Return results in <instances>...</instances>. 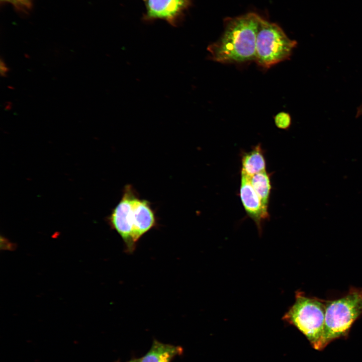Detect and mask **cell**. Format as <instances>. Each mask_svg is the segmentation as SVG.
I'll return each instance as SVG.
<instances>
[{"instance_id":"1","label":"cell","mask_w":362,"mask_h":362,"mask_svg":"<svg viewBox=\"0 0 362 362\" xmlns=\"http://www.w3.org/2000/svg\"><path fill=\"white\" fill-rule=\"evenodd\" d=\"M259 17L256 14L250 13L226 18L221 36L207 47L210 59L221 63L254 60Z\"/></svg>"},{"instance_id":"2","label":"cell","mask_w":362,"mask_h":362,"mask_svg":"<svg viewBox=\"0 0 362 362\" xmlns=\"http://www.w3.org/2000/svg\"><path fill=\"white\" fill-rule=\"evenodd\" d=\"M362 315V288L351 287L342 297L326 300L324 327L321 350L329 342L345 336Z\"/></svg>"},{"instance_id":"3","label":"cell","mask_w":362,"mask_h":362,"mask_svg":"<svg viewBox=\"0 0 362 362\" xmlns=\"http://www.w3.org/2000/svg\"><path fill=\"white\" fill-rule=\"evenodd\" d=\"M326 311V300L306 295L297 291L295 301L283 319L295 326L309 340L314 348L321 350Z\"/></svg>"},{"instance_id":"4","label":"cell","mask_w":362,"mask_h":362,"mask_svg":"<svg viewBox=\"0 0 362 362\" xmlns=\"http://www.w3.org/2000/svg\"><path fill=\"white\" fill-rule=\"evenodd\" d=\"M276 24L259 17L256 38L254 60L260 66L269 68L289 59L297 45Z\"/></svg>"},{"instance_id":"5","label":"cell","mask_w":362,"mask_h":362,"mask_svg":"<svg viewBox=\"0 0 362 362\" xmlns=\"http://www.w3.org/2000/svg\"><path fill=\"white\" fill-rule=\"evenodd\" d=\"M136 194L130 185L126 186L121 200L108 218L110 225L123 239L125 251L129 253L134 251L137 245L134 238L133 214V199Z\"/></svg>"},{"instance_id":"6","label":"cell","mask_w":362,"mask_h":362,"mask_svg":"<svg viewBox=\"0 0 362 362\" xmlns=\"http://www.w3.org/2000/svg\"><path fill=\"white\" fill-rule=\"evenodd\" d=\"M145 20L162 19L176 26L184 12L191 5V0H147Z\"/></svg>"},{"instance_id":"7","label":"cell","mask_w":362,"mask_h":362,"mask_svg":"<svg viewBox=\"0 0 362 362\" xmlns=\"http://www.w3.org/2000/svg\"><path fill=\"white\" fill-rule=\"evenodd\" d=\"M240 195L245 211L255 223L259 232L261 230V222L268 218L267 209L261 202L253 189L249 176L241 172Z\"/></svg>"},{"instance_id":"8","label":"cell","mask_w":362,"mask_h":362,"mask_svg":"<svg viewBox=\"0 0 362 362\" xmlns=\"http://www.w3.org/2000/svg\"><path fill=\"white\" fill-rule=\"evenodd\" d=\"M133 213L134 238L137 242L156 225V219L149 202L139 199L136 194L133 199Z\"/></svg>"},{"instance_id":"9","label":"cell","mask_w":362,"mask_h":362,"mask_svg":"<svg viewBox=\"0 0 362 362\" xmlns=\"http://www.w3.org/2000/svg\"><path fill=\"white\" fill-rule=\"evenodd\" d=\"M182 351L179 346L154 341L149 351L140 358V362H170L172 358L180 354Z\"/></svg>"},{"instance_id":"10","label":"cell","mask_w":362,"mask_h":362,"mask_svg":"<svg viewBox=\"0 0 362 362\" xmlns=\"http://www.w3.org/2000/svg\"><path fill=\"white\" fill-rule=\"evenodd\" d=\"M265 161L263 152L259 145L256 146L249 152L245 153L242 157L241 172L249 176L265 171Z\"/></svg>"},{"instance_id":"11","label":"cell","mask_w":362,"mask_h":362,"mask_svg":"<svg viewBox=\"0 0 362 362\" xmlns=\"http://www.w3.org/2000/svg\"><path fill=\"white\" fill-rule=\"evenodd\" d=\"M250 183L261 203L267 209L271 190L269 176L265 171L249 176Z\"/></svg>"},{"instance_id":"12","label":"cell","mask_w":362,"mask_h":362,"mask_svg":"<svg viewBox=\"0 0 362 362\" xmlns=\"http://www.w3.org/2000/svg\"><path fill=\"white\" fill-rule=\"evenodd\" d=\"M275 123L276 126L282 129H288L291 124L290 115L286 112H282L277 114L275 118Z\"/></svg>"},{"instance_id":"13","label":"cell","mask_w":362,"mask_h":362,"mask_svg":"<svg viewBox=\"0 0 362 362\" xmlns=\"http://www.w3.org/2000/svg\"><path fill=\"white\" fill-rule=\"evenodd\" d=\"M1 1L10 3L17 8L21 10L30 8L32 4L31 0H1Z\"/></svg>"},{"instance_id":"14","label":"cell","mask_w":362,"mask_h":362,"mask_svg":"<svg viewBox=\"0 0 362 362\" xmlns=\"http://www.w3.org/2000/svg\"><path fill=\"white\" fill-rule=\"evenodd\" d=\"M1 74L3 76H5L9 71L6 63L2 59H1Z\"/></svg>"},{"instance_id":"15","label":"cell","mask_w":362,"mask_h":362,"mask_svg":"<svg viewBox=\"0 0 362 362\" xmlns=\"http://www.w3.org/2000/svg\"><path fill=\"white\" fill-rule=\"evenodd\" d=\"M361 115H362V104L357 109L356 117H358Z\"/></svg>"},{"instance_id":"16","label":"cell","mask_w":362,"mask_h":362,"mask_svg":"<svg viewBox=\"0 0 362 362\" xmlns=\"http://www.w3.org/2000/svg\"><path fill=\"white\" fill-rule=\"evenodd\" d=\"M128 362H140V359H135Z\"/></svg>"},{"instance_id":"17","label":"cell","mask_w":362,"mask_h":362,"mask_svg":"<svg viewBox=\"0 0 362 362\" xmlns=\"http://www.w3.org/2000/svg\"><path fill=\"white\" fill-rule=\"evenodd\" d=\"M144 1H147V0H144Z\"/></svg>"}]
</instances>
